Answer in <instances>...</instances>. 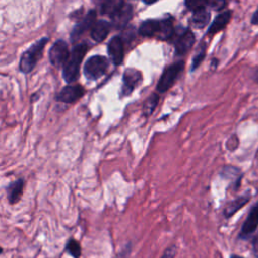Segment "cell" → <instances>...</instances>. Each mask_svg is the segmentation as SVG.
I'll return each mask as SVG.
<instances>
[{"mask_svg":"<svg viewBox=\"0 0 258 258\" xmlns=\"http://www.w3.org/2000/svg\"><path fill=\"white\" fill-rule=\"evenodd\" d=\"M206 56V46L205 45H201L199 47L198 52L194 55L192 57V61H191V71H195L197 68H199L200 63L203 61V59Z\"/></svg>","mask_w":258,"mask_h":258,"instance_id":"obj_23","label":"cell"},{"mask_svg":"<svg viewBox=\"0 0 258 258\" xmlns=\"http://www.w3.org/2000/svg\"><path fill=\"white\" fill-rule=\"evenodd\" d=\"M195 43V35L189 29H184L175 40V54L182 55L186 53Z\"/></svg>","mask_w":258,"mask_h":258,"instance_id":"obj_9","label":"cell"},{"mask_svg":"<svg viewBox=\"0 0 258 258\" xmlns=\"http://www.w3.org/2000/svg\"><path fill=\"white\" fill-rule=\"evenodd\" d=\"M253 251L255 256L258 258V234L253 239Z\"/></svg>","mask_w":258,"mask_h":258,"instance_id":"obj_27","label":"cell"},{"mask_svg":"<svg viewBox=\"0 0 258 258\" xmlns=\"http://www.w3.org/2000/svg\"><path fill=\"white\" fill-rule=\"evenodd\" d=\"M160 20L157 19H147L140 24L139 33L142 36H156L159 29Z\"/></svg>","mask_w":258,"mask_h":258,"instance_id":"obj_15","label":"cell"},{"mask_svg":"<svg viewBox=\"0 0 258 258\" xmlns=\"http://www.w3.org/2000/svg\"><path fill=\"white\" fill-rule=\"evenodd\" d=\"M108 53L112 61L119 66L123 61L124 57V45L123 40L119 36H114L108 43Z\"/></svg>","mask_w":258,"mask_h":258,"instance_id":"obj_11","label":"cell"},{"mask_svg":"<svg viewBox=\"0 0 258 258\" xmlns=\"http://www.w3.org/2000/svg\"><path fill=\"white\" fill-rule=\"evenodd\" d=\"M108 59L103 55L91 56L84 66V74L89 80H97L101 78L108 69Z\"/></svg>","mask_w":258,"mask_h":258,"instance_id":"obj_3","label":"cell"},{"mask_svg":"<svg viewBox=\"0 0 258 258\" xmlns=\"http://www.w3.org/2000/svg\"><path fill=\"white\" fill-rule=\"evenodd\" d=\"M88 50V46L86 43H80L76 45L72 52L70 53V56L67 60V62L63 66V79L68 83H73L77 81L80 74V66L81 62Z\"/></svg>","mask_w":258,"mask_h":258,"instance_id":"obj_1","label":"cell"},{"mask_svg":"<svg viewBox=\"0 0 258 258\" xmlns=\"http://www.w3.org/2000/svg\"><path fill=\"white\" fill-rule=\"evenodd\" d=\"M175 254H176V247L174 245H172L165 250V252L163 253V255L160 258H174Z\"/></svg>","mask_w":258,"mask_h":258,"instance_id":"obj_25","label":"cell"},{"mask_svg":"<svg viewBox=\"0 0 258 258\" xmlns=\"http://www.w3.org/2000/svg\"><path fill=\"white\" fill-rule=\"evenodd\" d=\"M230 258H244V257H242V256H239V255H235V254H233V255H231V257Z\"/></svg>","mask_w":258,"mask_h":258,"instance_id":"obj_29","label":"cell"},{"mask_svg":"<svg viewBox=\"0 0 258 258\" xmlns=\"http://www.w3.org/2000/svg\"><path fill=\"white\" fill-rule=\"evenodd\" d=\"M258 229V203L251 209L250 213L248 214V217L246 218L240 234L239 238L246 240L249 239Z\"/></svg>","mask_w":258,"mask_h":258,"instance_id":"obj_6","label":"cell"},{"mask_svg":"<svg viewBox=\"0 0 258 258\" xmlns=\"http://www.w3.org/2000/svg\"><path fill=\"white\" fill-rule=\"evenodd\" d=\"M124 4H125V2L120 1V0L105 1L101 5V12H102V14H106V15H109L112 17Z\"/></svg>","mask_w":258,"mask_h":258,"instance_id":"obj_20","label":"cell"},{"mask_svg":"<svg viewBox=\"0 0 258 258\" xmlns=\"http://www.w3.org/2000/svg\"><path fill=\"white\" fill-rule=\"evenodd\" d=\"M249 200H250V197L242 196V197H239L236 200L232 201L231 203H229L224 210L225 217L230 218L231 216H233L237 211H239L243 206H245L249 202Z\"/></svg>","mask_w":258,"mask_h":258,"instance_id":"obj_18","label":"cell"},{"mask_svg":"<svg viewBox=\"0 0 258 258\" xmlns=\"http://www.w3.org/2000/svg\"><path fill=\"white\" fill-rule=\"evenodd\" d=\"M226 5H227V2L225 1H208V6H211L216 10L223 9Z\"/></svg>","mask_w":258,"mask_h":258,"instance_id":"obj_26","label":"cell"},{"mask_svg":"<svg viewBox=\"0 0 258 258\" xmlns=\"http://www.w3.org/2000/svg\"><path fill=\"white\" fill-rule=\"evenodd\" d=\"M173 32H174V29H173V25H172V18L168 17V18L161 19L160 24H159L158 33L156 36L161 40H167L172 37Z\"/></svg>","mask_w":258,"mask_h":258,"instance_id":"obj_17","label":"cell"},{"mask_svg":"<svg viewBox=\"0 0 258 258\" xmlns=\"http://www.w3.org/2000/svg\"><path fill=\"white\" fill-rule=\"evenodd\" d=\"M210 17H211L210 11L206 7H203L194 11V14L191 17V23L197 28H203L209 23Z\"/></svg>","mask_w":258,"mask_h":258,"instance_id":"obj_16","label":"cell"},{"mask_svg":"<svg viewBox=\"0 0 258 258\" xmlns=\"http://www.w3.org/2000/svg\"><path fill=\"white\" fill-rule=\"evenodd\" d=\"M85 93V90L80 85H70L64 87L56 96V100L67 104H71L79 100Z\"/></svg>","mask_w":258,"mask_h":258,"instance_id":"obj_8","label":"cell"},{"mask_svg":"<svg viewBox=\"0 0 258 258\" xmlns=\"http://www.w3.org/2000/svg\"><path fill=\"white\" fill-rule=\"evenodd\" d=\"M251 23H252V24H258V8H257V10L254 12V14H253V16H252Z\"/></svg>","mask_w":258,"mask_h":258,"instance_id":"obj_28","label":"cell"},{"mask_svg":"<svg viewBox=\"0 0 258 258\" xmlns=\"http://www.w3.org/2000/svg\"><path fill=\"white\" fill-rule=\"evenodd\" d=\"M96 20V11L95 10H90L85 17L74 27L71 33V38L73 41L78 40V38L89 28L93 27L94 23Z\"/></svg>","mask_w":258,"mask_h":258,"instance_id":"obj_10","label":"cell"},{"mask_svg":"<svg viewBox=\"0 0 258 258\" xmlns=\"http://www.w3.org/2000/svg\"><path fill=\"white\" fill-rule=\"evenodd\" d=\"M46 42H47V37H43L37 40L26 51L23 52L20 58V66H19L22 73L28 74L34 69L38 59L41 57V54L43 52Z\"/></svg>","mask_w":258,"mask_h":258,"instance_id":"obj_2","label":"cell"},{"mask_svg":"<svg viewBox=\"0 0 258 258\" xmlns=\"http://www.w3.org/2000/svg\"><path fill=\"white\" fill-rule=\"evenodd\" d=\"M110 27H111L110 23L106 20L96 21L94 23V25L92 27V31H91L92 38L97 42L103 41L107 37V35L110 31Z\"/></svg>","mask_w":258,"mask_h":258,"instance_id":"obj_13","label":"cell"},{"mask_svg":"<svg viewBox=\"0 0 258 258\" xmlns=\"http://www.w3.org/2000/svg\"><path fill=\"white\" fill-rule=\"evenodd\" d=\"M255 79H256V81L258 82V72H257V74H256V77H255Z\"/></svg>","mask_w":258,"mask_h":258,"instance_id":"obj_30","label":"cell"},{"mask_svg":"<svg viewBox=\"0 0 258 258\" xmlns=\"http://www.w3.org/2000/svg\"><path fill=\"white\" fill-rule=\"evenodd\" d=\"M158 101H159V97L157 94L153 93L150 95V97L147 98V100L145 101L144 105H143V114L145 116H148L150 115L154 109L156 108L157 104H158Z\"/></svg>","mask_w":258,"mask_h":258,"instance_id":"obj_21","label":"cell"},{"mask_svg":"<svg viewBox=\"0 0 258 258\" xmlns=\"http://www.w3.org/2000/svg\"><path fill=\"white\" fill-rule=\"evenodd\" d=\"M66 251L69 252L74 258H80L82 249L78 241H76L75 239H70L69 242L67 243Z\"/></svg>","mask_w":258,"mask_h":258,"instance_id":"obj_22","label":"cell"},{"mask_svg":"<svg viewBox=\"0 0 258 258\" xmlns=\"http://www.w3.org/2000/svg\"><path fill=\"white\" fill-rule=\"evenodd\" d=\"M142 75L139 71L135 69H127L123 75V85H122V95L129 96L134 89L141 83Z\"/></svg>","mask_w":258,"mask_h":258,"instance_id":"obj_7","label":"cell"},{"mask_svg":"<svg viewBox=\"0 0 258 258\" xmlns=\"http://www.w3.org/2000/svg\"><path fill=\"white\" fill-rule=\"evenodd\" d=\"M23 192V180L17 179L8 186V200L10 204L17 203Z\"/></svg>","mask_w":258,"mask_h":258,"instance_id":"obj_19","label":"cell"},{"mask_svg":"<svg viewBox=\"0 0 258 258\" xmlns=\"http://www.w3.org/2000/svg\"><path fill=\"white\" fill-rule=\"evenodd\" d=\"M70 56V51L67 42L59 39L55 41L49 50V59L54 67H61L64 64Z\"/></svg>","mask_w":258,"mask_h":258,"instance_id":"obj_5","label":"cell"},{"mask_svg":"<svg viewBox=\"0 0 258 258\" xmlns=\"http://www.w3.org/2000/svg\"><path fill=\"white\" fill-rule=\"evenodd\" d=\"M184 4L188 9L196 11L200 8L208 6V1H185Z\"/></svg>","mask_w":258,"mask_h":258,"instance_id":"obj_24","label":"cell"},{"mask_svg":"<svg viewBox=\"0 0 258 258\" xmlns=\"http://www.w3.org/2000/svg\"><path fill=\"white\" fill-rule=\"evenodd\" d=\"M184 68V61H177L174 62L172 64H170L169 67H167L163 74L161 75L159 82L156 86V89L158 92H165L167 91L175 82V80L178 78L179 74L182 72Z\"/></svg>","mask_w":258,"mask_h":258,"instance_id":"obj_4","label":"cell"},{"mask_svg":"<svg viewBox=\"0 0 258 258\" xmlns=\"http://www.w3.org/2000/svg\"><path fill=\"white\" fill-rule=\"evenodd\" d=\"M133 8L129 3H125L111 18L112 23L115 28H123L132 18Z\"/></svg>","mask_w":258,"mask_h":258,"instance_id":"obj_12","label":"cell"},{"mask_svg":"<svg viewBox=\"0 0 258 258\" xmlns=\"http://www.w3.org/2000/svg\"><path fill=\"white\" fill-rule=\"evenodd\" d=\"M1 253H2V248L0 247V254H1Z\"/></svg>","mask_w":258,"mask_h":258,"instance_id":"obj_31","label":"cell"},{"mask_svg":"<svg viewBox=\"0 0 258 258\" xmlns=\"http://www.w3.org/2000/svg\"><path fill=\"white\" fill-rule=\"evenodd\" d=\"M231 14L232 13L229 10L218 14L216 16V18L214 19V21L212 22V24L210 25V27L208 29V33L209 34H215L218 31H220L221 29L225 28V26L228 24V22L231 19Z\"/></svg>","mask_w":258,"mask_h":258,"instance_id":"obj_14","label":"cell"}]
</instances>
